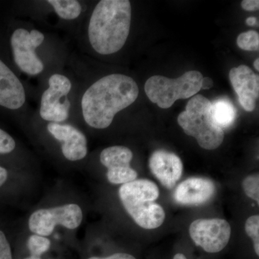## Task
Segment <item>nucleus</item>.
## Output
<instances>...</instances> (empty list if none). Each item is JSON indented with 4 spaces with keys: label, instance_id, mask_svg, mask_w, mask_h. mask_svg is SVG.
<instances>
[{
    "label": "nucleus",
    "instance_id": "bb28decb",
    "mask_svg": "<svg viewBox=\"0 0 259 259\" xmlns=\"http://www.w3.org/2000/svg\"><path fill=\"white\" fill-rule=\"evenodd\" d=\"M88 259H136L132 255L125 253H117L107 257H91Z\"/></svg>",
    "mask_w": 259,
    "mask_h": 259
},
{
    "label": "nucleus",
    "instance_id": "0eeeda50",
    "mask_svg": "<svg viewBox=\"0 0 259 259\" xmlns=\"http://www.w3.org/2000/svg\"><path fill=\"white\" fill-rule=\"evenodd\" d=\"M44 34L37 30L29 32L26 29L18 28L10 38L13 59L19 69L25 74L35 76L44 69V65L35 53V49L44 42Z\"/></svg>",
    "mask_w": 259,
    "mask_h": 259
},
{
    "label": "nucleus",
    "instance_id": "423d86ee",
    "mask_svg": "<svg viewBox=\"0 0 259 259\" xmlns=\"http://www.w3.org/2000/svg\"><path fill=\"white\" fill-rule=\"evenodd\" d=\"M82 220V209L78 204H66L37 209L29 218L28 227L32 233L48 237L52 234L56 226L74 230L81 225Z\"/></svg>",
    "mask_w": 259,
    "mask_h": 259
},
{
    "label": "nucleus",
    "instance_id": "1a4fd4ad",
    "mask_svg": "<svg viewBox=\"0 0 259 259\" xmlns=\"http://www.w3.org/2000/svg\"><path fill=\"white\" fill-rule=\"evenodd\" d=\"M190 235L194 243L204 251L218 253L228 245L231 228L226 220L198 219L190 225Z\"/></svg>",
    "mask_w": 259,
    "mask_h": 259
},
{
    "label": "nucleus",
    "instance_id": "c85d7f7f",
    "mask_svg": "<svg viewBox=\"0 0 259 259\" xmlns=\"http://www.w3.org/2000/svg\"><path fill=\"white\" fill-rule=\"evenodd\" d=\"M256 18H254V17H250V18H247L246 23L247 25H249V26H253V25H255L256 23Z\"/></svg>",
    "mask_w": 259,
    "mask_h": 259
},
{
    "label": "nucleus",
    "instance_id": "f8f14e48",
    "mask_svg": "<svg viewBox=\"0 0 259 259\" xmlns=\"http://www.w3.org/2000/svg\"><path fill=\"white\" fill-rule=\"evenodd\" d=\"M149 167L151 173L168 190L175 187L183 172L181 158L166 150H157L152 153L149 159Z\"/></svg>",
    "mask_w": 259,
    "mask_h": 259
},
{
    "label": "nucleus",
    "instance_id": "412c9836",
    "mask_svg": "<svg viewBox=\"0 0 259 259\" xmlns=\"http://www.w3.org/2000/svg\"><path fill=\"white\" fill-rule=\"evenodd\" d=\"M245 230L247 235L253 239L255 253L259 255V216L248 218L245 222Z\"/></svg>",
    "mask_w": 259,
    "mask_h": 259
},
{
    "label": "nucleus",
    "instance_id": "7c9ffc66",
    "mask_svg": "<svg viewBox=\"0 0 259 259\" xmlns=\"http://www.w3.org/2000/svg\"><path fill=\"white\" fill-rule=\"evenodd\" d=\"M253 66H254V68L256 71H259V59H256L254 61V64H253Z\"/></svg>",
    "mask_w": 259,
    "mask_h": 259
},
{
    "label": "nucleus",
    "instance_id": "cd10ccee",
    "mask_svg": "<svg viewBox=\"0 0 259 259\" xmlns=\"http://www.w3.org/2000/svg\"><path fill=\"white\" fill-rule=\"evenodd\" d=\"M213 85H214V83H213L212 79L211 78L203 77L201 89H202V90H209V89L212 88Z\"/></svg>",
    "mask_w": 259,
    "mask_h": 259
},
{
    "label": "nucleus",
    "instance_id": "c756f323",
    "mask_svg": "<svg viewBox=\"0 0 259 259\" xmlns=\"http://www.w3.org/2000/svg\"><path fill=\"white\" fill-rule=\"evenodd\" d=\"M173 259H187V257L185 256V255L182 254V253H177V254L175 255L174 256Z\"/></svg>",
    "mask_w": 259,
    "mask_h": 259
},
{
    "label": "nucleus",
    "instance_id": "4be33fe9",
    "mask_svg": "<svg viewBox=\"0 0 259 259\" xmlns=\"http://www.w3.org/2000/svg\"><path fill=\"white\" fill-rule=\"evenodd\" d=\"M243 188L245 194L249 198L254 199L259 204V176L258 174L250 175L243 180Z\"/></svg>",
    "mask_w": 259,
    "mask_h": 259
},
{
    "label": "nucleus",
    "instance_id": "5701e85b",
    "mask_svg": "<svg viewBox=\"0 0 259 259\" xmlns=\"http://www.w3.org/2000/svg\"><path fill=\"white\" fill-rule=\"evenodd\" d=\"M16 143L13 137L4 130L0 128V155L10 154L14 151Z\"/></svg>",
    "mask_w": 259,
    "mask_h": 259
},
{
    "label": "nucleus",
    "instance_id": "a878e982",
    "mask_svg": "<svg viewBox=\"0 0 259 259\" xmlns=\"http://www.w3.org/2000/svg\"><path fill=\"white\" fill-rule=\"evenodd\" d=\"M241 7L247 11H255L259 8L258 0H243L241 3Z\"/></svg>",
    "mask_w": 259,
    "mask_h": 259
},
{
    "label": "nucleus",
    "instance_id": "b1692460",
    "mask_svg": "<svg viewBox=\"0 0 259 259\" xmlns=\"http://www.w3.org/2000/svg\"><path fill=\"white\" fill-rule=\"evenodd\" d=\"M0 259H13L11 245L5 232L0 228Z\"/></svg>",
    "mask_w": 259,
    "mask_h": 259
},
{
    "label": "nucleus",
    "instance_id": "393cba45",
    "mask_svg": "<svg viewBox=\"0 0 259 259\" xmlns=\"http://www.w3.org/2000/svg\"><path fill=\"white\" fill-rule=\"evenodd\" d=\"M10 180V172L8 168L0 165V191L4 190Z\"/></svg>",
    "mask_w": 259,
    "mask_h": 259
},
{
    "label": "nucleus",
    "instance_id": "4468645a",
    "mask_svg": "<svg viewBox=\"0 0 259 259\" xmlns=\"http://www.w3.org/2000/svg\"><path fill=\"white\" fill-rule=\"evenodd\" d=\"M25 89L13 71L0 59V106L18 110L25 104Z\"/></svg>",
    "mask_w": 259,
    "mask_h": 259
},
{
    "label": "nucleus",
    "instance_id": "7ed1b4c3",
    "mask_svg": "<svg viewBox=\"0 0 259 259\" xmlns=\"http://www.w3.org/2000/svg\"><path fill=\"white\" fill-rule=\"evenodd\" d=\"M159 197L158 186L148 180H136L119 189L124 208L136 224L144 229H156L164 222V209L154 202Z\"/></svg>",
    "mask_w": 259,
    "mask_h": 259
},
{
    "label": "nucleus",
    "instance_id": "9d476101",
    "mask_svg": "<svg viewBox=\"0 0 259 259\" xmlns=\"http://www.w3.org/2000/svg\"><path fill=\"white\" fill-rule=\"evenodd\" d=\"M47 129L54 139L62 144L61 151L66 159L80 161L88 154L86 136L74 126L50 122L48 124Z\"/></svg>",
    "mask_w": 259,
    "mask_h": 259
},
{
    "label": "nucleus",
    "instance_id": "dca6fc26",
    "mask_svg": "<svg viewBox=\"0 0 259 259\" xmlns=\"http://www.w3.org/2000/svg\"><path fill=\"white\" fill-rule=\"evenodd\" d=\"M212 115L214 122L221 128H227L236 121L237 110L231 100L221 98L212 103Z\"/></svg>",
    "mask_w": 259,
    "mask_h": 259
},
{
    "label": "nucleus",
    "instance_id": "9b49d317",
    "mask_svg": "<svg viewBox=\"0 0 259 259\" xmlns=\"http://www.w3.org/2000/svg\"><path fill=\"white\" fill-rule=\"evenodd\" d=\"M229 78L242 107L245 111H253L259 96L258 75L248 66L241 65L231 69Z\"/></svg>",
    "mask_w": 259,
    "mask_h": 259
},
{
    "label": "nucleus",
    "instance_id": "39448f33",
    "mask_svg": "<svg viewBox=\"0 0 259 259\" xmlns=\"http://www.w3.org/2000/svg\"><path fill=\"white\" fill-rule=\"evenodd\" d=\"M204 76L199 71H187L177 79L151 76L145 83V92L153 103L168 109L180 99L194 97L201 90Z\"/></svg>",
    "mask_w": 259,
    "mask_h": 259
},
{
    "label": "nucleus",
    "instance_id": "2eb2a0df",
    "mask_svg": "<svg viewBox=\"0 0 259 259\" xmlns=\"http://www.w3.org/2000/svg\"><path fill=\"white\" fill-rule=\"evenodd\" d=\"M134 154L125 146H111L104 149L100 153V162L107 169L131 166Z\"/></svg>",
    "mask_w": 259,
    "mask_h": 259
},
{
    "label": "nucleus",
    "instance_id": "6e6552de",
    "mask_svg": "<svg viewBox=\"0 0 259 259\" xmlns=\"http://www.w3.org/2000/svg\"><path fill=\"white\" fill-rule=\"evenodd\" d=\"M49 84L42 95L40 117L55 123L64 122L69 117L71 107L67 97L71 90V81L64 75L55 74L49 78Z\"/></svg>",
    "mask_w": 259,
    "mask_h": 259
},
{
    "label": "nucleus",
    "instance_id": "ddd939ff",
    "mask_svg": "<svg viewBox=\"0 0 259 259\" xmlns=\"http://www.w3.org/2000/svg\"><path fill=\"white\" fill-rule=\"evenodd\" d=\"M215 192V185L212 180L191 177L178 185L174 197L177 203L183 205H199L210 200Z\"/></svg>",
    "mask_w": 259,
    "mask_h": 259
},
{
    "label": "nucleus",
    "instance_id": "a211bd4d",
    "mask_svg": "<svg viewBox=\"0 0 259 259\" xmlns=\"http://www.w3.org/2000/svg\"><path fill=\"white\" fill-rule=\"evenodd\" d=\"M137 172L131 166L107 169V178L112 185H124L137 178Z\"/></svg>",
    "mask_w": 259,
    "mask_h": 259
},
{
    "label": "nucleus",
    "instance_id": "6ab92c4d",
    "mask_svg": "<svg viewBox=\"0 0 259 259\" xmlns=\"http://www.w3.org/2000/svg\"><path fill=\"white\" fill-rule=\"evenodd\" d=\"M51 247V241L47 237L33 234L29 237L28 248L32 256L39 257L47 252Z\"/></svg>",
    "mask_w": 259,
    "mask_h": 259
},
{
    "label": "nucleus",
    "instance_id": "f257e3e1",
    "mask_svg": "<svg viewBox=\"0 0 259 259\" xmlns=\"http://www.w3.org/2000/svg\"><path fill=\"white\" fill-rule=\"evenodd\" d=\"M139 89L133 78L121 74L104 76L86 90L81 106L85 122L95 129L111 125L116 114L132 105Z\"/></svg>",
    "mask_w": 259,
    "mask_h": 259
},
{
    "label": "nucleus",
    "instance_id": "20e7f679",
    "mask_svg": "<svg viewBox=\"0 0 259 259\" xmlns=\"http://www.w3.org/2000/svg\"><path fill=\"white\" fill-rule=\"evenodd\" d=\"M177 121L185 134L197 140L204 149H216L222 144L224 131L213 119L212 102L202 95L192 97Z\"/></svg>",
    "mask_w": 259,
    "mask_h": 259
},
{
    "label": "nucleus",
    "instance_id": "f3484780",
    "mask_svg": "<svg viewBox=\"0 0 259 259\" xmlns=\"http://www.w3.org/2000/svg\"><path fill=\"white\" fill-rule=\"evenodd\" d=\"M56 14L64 20H74L81 13V6L76 0H49Z\"/></svg>",
    "mask_w": 259,
    "mask_h": 259
},
{
    "label": "nucleus",
    "instance_id": "aec40b11",
    "mask_svg": "<svg viewBox=\"0 0 259 259\" xmlns=\"http://www.w3.org/2000/svg\"><path fill=\"white\" fill-rule=\"evenodd\" d=\"M237 45L242 50L255 51L259 49V34L254 30L242 32L237 38Z\"/></svg>",
    "mask_w": 259,
    "mask_h": 259
},
{
    "label": "nucleus",
    "instance_id": "2f4dec72",
    "mask_svg": "<svg viewBox=\"0 0 259 259\" xmlns=\"http://www.w3.org/2000/svg\"><path fill=\"white\" fill-rule=\"evenodd\" d=\"M25 259H40V257L32 256V255H31V256L28 257V258H26Z\"/></svg>",
    "mask_w": 259,
    "mask_h": 259
},
{
    "label": "nucleus",
    "instance_id": "f03ea898",
    "mask_svg": "<svg viewBox=\"0 0 259 259\" xmlns=\"http://www.w3.org/2000/svg\"><path fill=\"white\" fill-rule=\"evenodd\" d=\"M131 23L128 0H102L93 12L88 26L89 40L101 55L115 54L124 47Z\"/></svg>",
    "mask_w": 259,
    "mask_h": 259
}]
</instances>
